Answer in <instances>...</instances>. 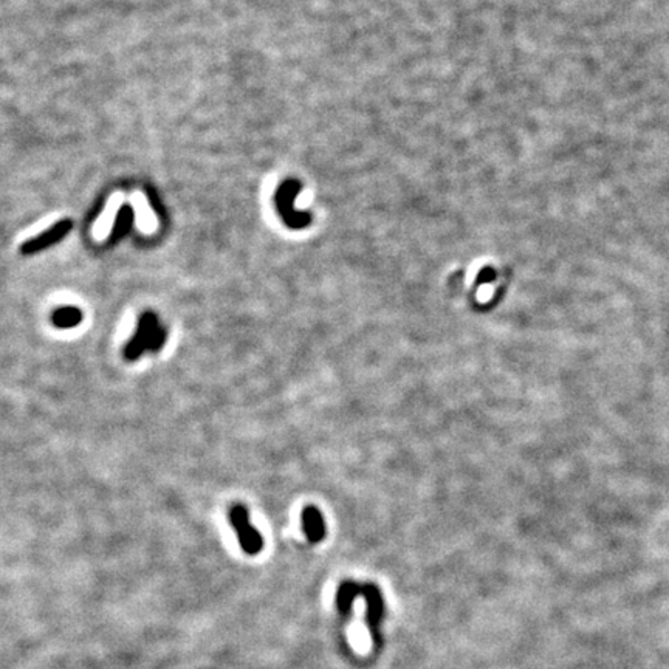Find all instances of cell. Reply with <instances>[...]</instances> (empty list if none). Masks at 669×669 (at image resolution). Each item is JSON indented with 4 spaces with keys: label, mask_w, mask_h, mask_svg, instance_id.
Wrapping results in <instances>:
<instances>
[{
    "label": "cell",
    "mask_w": 669,
    "mask_h": 669,
    "mask_svg": "<svg viewBox=\"0 0 669 669\" xmlns=\"http://www.w3.org/2000/svg\"><path fill=\"white\" fill-rule=\"evenodd\" d=\"M229 520H231V525L237 533L242 550L248 555H257L264 549V539L250 524V514H248L246 508L242 504L234 505L229 511Z\"/></svg>",
    "instance_id": "1"
},
{
    "label": "cell",
    "mask_w": 669,
    "mask_h": 669,
    "mask_svg": "<svg viewBox=\"0 0 669 669\" xmlns=\"http://www.w3.org/2000/svg\"><path fill=\"white\" fill-rule=\"evenodd\" d=\"M158 326V318L153 313L146 312L140 316L138 328H136L134 338L129 341L126 349H124V357H126V359L135 361V359H138L149 349V343H151L152 334Z\"/></svg>",
    "instance_id": "2"
},
{
    "label": "cell",
    "mask_w": 669,
    "mask_h": 669,
    "mask_svg": "<svg viewBox=\"0 0 669 669\" xmlns=\"http://www.w3.org/2000/svg\"><path fill=\"white\" fill-rule=\"evenodd\" d=\"M124 203V194L123 192H115L109 197L107 203H105V208L103 211V214L98 217L95 225H93V235H95L96 240H104L109 237V234L111 233V228L115 225V220L118 217V211H120L121 204Z\"/></svg>",
    "instance_id": "3"
},
{
    "label": "cell",
    "mask_w": 669,
    "mask_h": 669,
    "mask_svg": "<svg viewBox=\"0 0 669 669\" xmlns=\"http://www.w3.org/2000/svg\"><path fill=\"white\" fill-rule=\"evenodd\" d=\"M70 229H72L70 220H64V222L56 223L53 228H50V229H47V231H43L42 234L37 235V237L25 242V244L22 245V253L23 254H34L37 251L45 250L47 246L58 244L59 240L64 239L65 234L70 231Z\"/></svg>",
    "instance_id": "4"
},
{
    "label": "cell",
    "mask_w": 669,
    "mask_h": 669,
    "mask_svg": "<svg viewBox=\"0 0 669 669\" xmlns=\"http://www.w3.org/2000/svg\"><path fill=\"white\" fill-rule=\"evenodd\" d=\"M130 203H132L134 213H135V225L138 226L142 233H153L157 229V217H155L153 211L149 204L146 195L140 191H135L132 195H130Z\"/></svg>",
    "instance_id": "5"
},
{
    "label": "cell",
    "mask_w": 669,
    "mask_h": 669,
    "mask_svg": "<svg viewBox=\"0 0 669 669\" xmlns=\"http://www.w3.org/2000/svg\"><path fill=\"white\" fill-rule=\"evenodd\" d=\"M302 529L310 542L318 544L326 538V520L318 507L307 505L302 511Z\"/></svg>",
    "instance_id": "6"
},
{
    "label": "cell",
    "mask_w": 669,
    "mask_h": 669,
    "mask_svg": "<svg viewBox=\"0 0 669 669\" xmlns=\"http://www.w3.org/2000/svg\"><path fill=\"white\" fill-rule=\"evenodd\" d=\"M359 591H361V593L364 595V598L368 599V606H369L368 619H369L370 630H374V634H375L376 624H378V622H380V618L383 615V599H381L380 591H378V588L374 584H364V586H361Z\"/></svg>",
    "instance_id": "7"
},
{
    "label": "cell",
    "mask_w": 669,
    "mask_h": 669,
    "mask_svg": "<svg viewBox=\"0 0 669 669\" xmlns=\"http://www.w3.org/2000/svg\"><path fill=\"white\" fill-rule=\"evenodd\" d=\"M52 321L58 328L76 327L83 321V312L78 307H62L54 310V313L52 315Z\"/></svg>",
    "instance_id": "8"
},
{
    "label": "cell",
    "mask_w": 669,
    "mask_h": 669,
    "mask_svg": "<svg viewBox=\"0 0 669 669\" xmlns=\"http://www.w3.org/2000/svg\"><path fill=\"white\" fill-rule=\"evenodd\" d=\"M166 338H167V334H166L164 327L163 326H158L157 328H155V332H153L152 338H151V343H149V349L147 350L158 352L160 349H163V346L166 343Z\"/></svg>",
    "instance_id": "9"
},
{
    "label": "cell",
    "mask_w": 669,
    "mask_h": 669,
    "mask_svg": "<svg viewBox=\"0 0 669 669\" xmlns=\"http://www.w3.org/2000/svg\"><path fill=\"white\" fill-rule=\"evenodd\" d=\"M494 279V273L491 270H485V271H482V275L479 276V282H489V281H493Z\"/></svg>",
    "instance_id": "10"
}]
</instances>
